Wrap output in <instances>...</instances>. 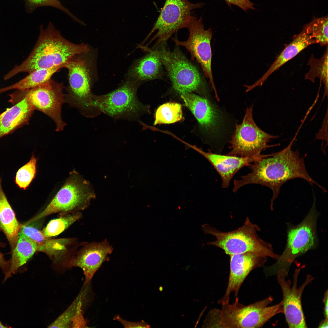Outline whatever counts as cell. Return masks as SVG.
I'll return each mask as SVG.
<instances>
[{"mask_svg":"<svg viewBox=\"0 0 328 328\" xmlns=\"http://www.w3.org/2000/svg\"><path fill=\"white\" fill-rule=\"evenodd\" d=\"M81 300L82 294H80L68 308L48 327L61 328L72 327V322L79 303Z\"/></svg>","mask_w":328,"mask_h":328,"instance_id":"cell-32","label":"cell"},{"mask_svg":"<svg viewBox=\"0 0 328 328\" xmlns=\"http://www.w3.org/2000/svg\"><path fill=\"white\" fill-rule=\"evenodd\" d=\"M64 215L50 221L41 231L43 235L49 237L58 235L80 218L82 214L78 211Z\"/></svg>","mask_w":328,"mask_h":328,"instance_id":"cell-29","label":"cell"},{"mask_svg":"<svg viewBox=\"0 0 328 328\" xmlns=\"http://www.w3.org/2000/svg\"><path fill=\"white\" fill-rule=\"evenodd\" d=\"M319 328H327L328 327V318H325L319 324Z\"/></svg>","mask_w":328,"mask_h":328,"instance_id":"cell-38","label":"cell"},{"mask_svg":"<svg viewBox=\"0 0 328 328\" xmlns=\"http://www.w3.org/2000/svg\"><path fill=\"white\" fill-rule=\"evenodd\" d=\"M180 94L185 105L193 114L201 128L215 142L220 137L224 125L221 111L205 98L192 92Z\"/></svg>","mask_w":328,"mask_h":328,"instance_id":"cell-15","label":"cell"},{"mask_svg":"<svg viewBox=\"0 0 328 328\" xmlns=\"http://www.w3.org/2000/svg\"><path fill=\"white\" fill-rule=\"evenodd\" d=\"M96 197L90 182L74 170L45 209L26 223V224L56 213L62 215L83 210Z\"/></svg>","mask_w":328,"mask_h":328,"instance_id":"cell-6","label":"cell"},{"mask_svg":"<svg viewBox=\"0 0 328 328\" xmlns=\"http://www.w3.org/2000/svg\"><path fill=\"white\" fill-rule=\"evenodd\" d=\"M139 83L130 79L106 94H94V104L101 113L114 119L138 120L147 110V107L139 101L137 96Z\"/></svg>","mask_w":328,"mask_h":328,"instance_id":"cell-8","label":"cell"},{"mask_svg":"<svg viewBox=\"0 0 328 328\" xmlns=\"http://www.w3.org/2000/svg\"><path fill=\"white\" fill-rule=\"evenodd\" d=\"M269 296L248 305L239 302L221 304L220 309H213L209 312L204 322L205 327L260 328L276 314L283 313L282 301L275 305L268 306L273 300Z\"/></svg>","mask_w":328,"mask_h":328,"instance_id":"cell-3","label":"cell"},{"mask_svg":"<svg viewBox=\"0 0 328 328\" xmlns=\"http://www.w3.org/2000/svg\"><path fill=\"white\" fill-rule=\"evenodd\" d=\"M113 251L112 246L106 239L101 242L87 243L62 265L67 268H80L84 276L85 286L91 280L103 263L109 260L108 255Z\"/></svg>","mask_w":328,"mask_h":328,"instance_id":"cell-16","label":"cell"},{"mask_svg":"<svg viewBox=\"0 0 328 328\" xmlns=\"http://www.w3.org/2000/svg\"><path fill=\"white\" fill-rule=\"evenodd\" d=\"M190 146L203 156L213 166L221 177L223 188L229 186L232 179L241 168L244 166H249L251 163L263 158L222 155L210 151L205 152L195 146Z\"/></svg>","mask_w":328,"mask_h":328,"instance_id":"cell-18","label":"cell"},{"mask_svg":"<svg viewBox=\"0 0 328 328\" xmlns=\"http://www.w3.org/2000/svg\"><path fill=\"white\" fill-rule=\"evenodd\" d=\"M145 49L159 59L177 92H192L204 87V83L198 70L178 48L173 51L167 50L165 46Z\"/></svg>","mask_w":328,"mask_h":328,"instance_id":"cell-9","label":"cell"},{"mask_svg":"<svg viewBox=\"0 0 328 328\" xmlns=\"http://www.w3.org/2000/svg\"><path fill=\"white\" fill-rule=\"evenodd\" d=\"M205 233L211 234L215 240L207 242L222 249L229 256L247 252H253L276 259L279 255L275 254L272 246L259 237V227L252 223L247 217L243 224L238 229L228 232H222L209 224L202 226Z\"/></svg>","mask_w":328,"mask_h":328,"instance_id":"cell-5","label":"cell"},{"mask_svg":"<svg viewBox=\"0 0 328 328\" xmlns=\"http://www.w3.org/2000/svg\"><path fill=\"white\" fill-rule=\"evenodd\" d=\"M36 251V244L29 237L19 232L16 244L12 251L10 262L12 274L16 273L19 268L26 264Z\"/></svg>","mask_w":328,"mask_h":328,"instance_id":"cell-24","label":"cell"},{"mask_svg":"<svg viewBox=\"0 0 328 328\" xmlns=\"http://www.w3.org/2000/svg\"><path fill=\"white\" fill-rule=\"evenodd\" d=\"M37 161V159L32 155L29 162L17 171L15 182L20 188L26 189L34 178L36 172Z\"/></svg>","mask_w":328,"mask_h":328,"instance_id":"cell-31","label":"cell"},{"mask_svg":"<svg viewBox=\"0 0 328 328\" xmlns=\"http://www.w3.org/2000/svg\"><path fill=\"white\" fill-rule=\"evenodd\" d=\"M63 83L51 79L34 88L22 91L36 109L46 115L54 122L55 131L63 130L66 124L63 120L61 108L66 103Z\"/></svg>","mask_w":328,"mask_h":328,"instance_id":"cell-13","label":"cell"},{"mask_svg":"<svg viewBox=\"0 0 328 328\" xmlns=\"http://www.w3.org/2000/svg\"><path fill=\"white\" fill-rule=\"evenodd\" d=\"M8 326H7L6 325H4V324H3L0 321V328H8Z\"/></svg>","mask_w":328,"mask_h":328,"instance_id":"cell-39","label":"cell"},{"mask_svg":"<svg viewBox=\"0 0 328 328\" xmlns=\"http://www.w3.org/2000/svg\"><path fill=\"white\" fill-rule=\"evenodd\" d=\"M21 224L3 191L0 180V230L6 236L12 251L17 242Z\"/></svg>","mask_w":328,"mask_h":328,"instance_id":"cell-22","label":"cell"},{"mask_svg":"<svg viewBox=\"0 0 328 328\" xmlns=\"http://www.w3.org/2000/svg\"><path fill=\"white\" fill-rule=\"evenodd\" d=\"M318 214L314 199L310 210L303 220L288 229L285 248L276 261L266 268L268 275H276L278 272L282 269L289 272L291 265L296 258L316 247V222Z\"/></svg>","mask_w":328,"mask_h":328,"instance_id":"cell-7","label":"cell"},{"mask_svg":"<svg viewBox=\"0 0 328 328\" xmlns=\"http://www.w3.org/2000/svg\"><path fill=\"white\" fill-rule=\"evenodd\" d=\"M24 95L19 102L0 114V136L27 122L35 109Z\"/></svg>","mask_w":328,"mask_h":328,"instance_id":"cell-21","label":"cell"},{"mask_svg":"<svg viewBox=\"0 0 328 328\" xmlns=\"http://www.w3.org/2000/svg\"><path fill=\"white\" fill-rule=\"evenodd\" d=\"M82 300L80 302L77 311L74 318L72 328L88 327L87 321L84 318L82 310Z\"/></svg>","mask_w":328,"mask_h":328,"instance_id":"cell-33","label":"cell"},{"mask_svg":"<svg viewBox=\"0 0 328 328\" xmlns=\"http://www.w3.org/2000/svg\"><path fill=\"white\" fill-rule=\"evenodd\" d=\"M315 40L304 29L296 35L292 41L283 50L267 71L258 80L251 85H245L248 92L261 86L274 72L296 56L309 46L316 44Z\"/></svg>","mask_w":328,"mask_h":328,"instance_id":"cell-19","label":"cell"},{"mask_svg":"<svg viewBox=\"0 0 328 328\" xmlns=\"http://www.w3.org/2000/svg\"><path fill=\"white\" fill-rule=\"evenodd\" d=\"M230 256V271L226 292L218 301L219 304L229 302L231 294L237 297L244 280L253 270L263 265L267 257L253 252L232 255Z\"/></svg>","mask_w":328,"mask_h":328,"instance_id":"cell-17","label":"cell"},{"mask_svg":"<svg viewBox=\"0 0 328 328\" xmlns=\"http://www.w3.org/2000/svg\"><path fill=\"white\" fill-rule=\"evenodd\" d=\"M328 290L326 291L323 298V302L324 303V315L325 318H328Z\"/></svg>","mask_w":328,"mask_h":328,"instance_id":"cell-37","label":"cell"},{"mask_svg":"<svg viewBox=\"0 0 328 328\" xmlns=\"http://www.w3.org/2000/svg\"><path fill=\"white\" fill-rule=\"evenodd\" d=\"M253 105L247 108L242 123L236 124L235 132L229 141L231 150L226 155L264 158L269 154H261L262 151L279 145L268 144L272 139L279 136L267 133L257 125L253 118Z\"/></svg>","mask_w":328,"mask_h":328,"instance_id":"cell-10","label":"cell"},{"mask_svg":"<svg viewBox=\"0 0 328 328\" xmlns=\"http://www.w3.org/2000/svg\"><path fill=\"white\" fill-rule=\"evenodd\" d=\"M182 118L181 105L177 103H167L160 105L156 110L154 125L173 123Z\"/></svg>","mask_w":328,"mask_h":328,"instance_id":"cell-27","label":"cell"},{"mask_svg":"<svg viewBox=\"0 0 328 328\" xmlns=\"http://www.w3.org/2000/svg\"><path fill=\"white\" fill-rule=\"evenodd\" d=\"M65 63L51 68H41L29 73L26 77L14 84L0 89V94L13 89L24 91L43 84L51 80L53 75L64 68Z\"/></svg>","mask_w":328,"mask_h":328,"instance_id":"cell-25","label":"cell"},{"mask_svg":"<svg viewBox=\"0 0 328 328\" xmlns=\"http://www.w3.org/2000/svg\"><path fill=\"white\" fill-rule=\"evenodd\" d=\"M24 1L25 9L28 13H32L36 9L40 7H51L63 12L75 22L81 25H85V24L64 6L59 0H24Z\"/></svg>","mask_w":328,"mask_h":328,"instance_id":"cell-30","label":"cell"},{"mask_svg":"<svg viewBox=\"0 0 328 328\" xmlns=\"http://www.w3.org/2000/svg\"><path fill=\"white\" fill-rule=\"evenodd\" d=\"M322 56L319 58L314 57L312 54L309 58L308 65L310 67L308 72L305 75V79L313 82L315 79L319 78L324 85V96L328 94V45Z\"/></svg>","mask_w":328,"mask_h":328,"instance_id":"cell-26","label":"cell"},{"mask_svg":"<svg viewBox=\"0 0 328 328\" xmlns=\"http://www.w3.org/2000/svg\"><path fill=\"white\" fill-rule=\"evenodd\" d=\"M113 319L120 322L125 328H149L151 327L143 320L138 322L129 321L123 319L118 315L115 316Z\"/></svg>","mask_w":328,"mask_h":328,"instance_id":"cell-34","label":"cell"},{"mask_svg":"<svg viewBox=\"0 0 328 328\" xmlns=\"http://www.w3.org/2000/svg\"><path fill=\"white\" fill-rule=\"evenodd\" d=\"M227 5L231 7L232 5L237 6L244 11L249 9L255 10L254 4L249 0H224Z\"/></svg>","mask_w":328,"mask_h":328,"instance_id":"cell-35","label":"cell"},{"mask_svg":"<svg viewBox=\"0 0 328 328\" xmlns=\"http://www.w3.org/2000/svg\"><path fill=\"white\" fill-rule=\"evenodd\" d=\"M0 268L4 275L3 281L12 276L10 270V263L6 261L3 254L0 251Z\"/></svg>","mask_w":328,"mask_h":328,"instance_id":"cell-36","label":"cell"},{"mask_svg":"<svg viewBox=\"0 0 328 328\" xmlns=\"http://www.w3.org/2000/svg\"><path fill=\"white\" fill-rule=\"evenodd\" d=\"M185 28L188 29L189 36L184 41L171 38L175 44L185 47L191 55V59H195L200 64L206 77L209 80L217 99H219L213 76L211 63L212 53L211 40L212 32L211 29H205L203 18H199L192 15Z\"/></svg>","mask_w":328,"mask_h":328,"instance_id":"cell-12","label":"cell"},{"mask_svg":"<svg viewBox=\"0 0 328 328\" xmlns=\"http://www.w3.org/2000/svg\"><path fill=\"white\" fill-rule=\"evenodd\" d=\"M162 64L159 59L149 52L138 61L130 70L128 75L130 79L142 81L162 78Z\"/></svg>","mask_w":328,"mask_h":328,"instance_id":"cell-23","label":"cell"},{"mask_svg":"<svg viewBox=\"0 0 328 328\" xmlns=\"http://www.w3.org/2000/svg\"><path fill=\"white\" fill-rule=\"evenodd\" d=\"M19 232L29 237L36 244L37 251L45 253L54 262L60 260L73 241V239L70 238H49L29 224H21Z\"/></svg>","mask_w":328,"mask_h":328,"instance_id":"cell-20","label":"cell"},{"mask_svg":"<svg viewBox=\"0 0 328 328\" xmlns=\"http://www.w3.org/2000/svg\"><path fill=\"white\" fill-rule=\"evenodd\" d=\"M327 15L319 18L314 17L303 28L321 46L328 45V21Z\"/></svg>","mask_w":328,"mask_h":328,"instance_id":"cell-28","label":"cell"},{"mask_svg":"<svg viewBox=\"0 0 328 328\" xmlns=\"http://www.w3.org/2000/svg\"><path fill=\"white\" fill-rule=\"evenodd\" d=\"M204 3H193L188 0H166L148 39L157 32L150 43L155 40L152 49L165 46L168 40L179 29L185 28L193 15L192 11L202 8Z\"/></svg>","mask_w":328,"mask_h":328,"instance_id":"cell-11","label":"cell"},{"mask_svg":"<svg viewBox=\"0 0 328 328\" xmlns=\"http://www.w3.org/2000/svg\"><path fill=\"white\" fill-rule=\"evenodd\" d=\"M39 29L38 40L31 52L21 64L4 75L5 80L21 72L29 73L64 64L74 56L90 50L85 43L75 44L65 38L51 22L46 28L41 25Z\"/></svg>","mask_w":328,"mask_h":328,"instance_id":"cell-2","label":"cell"},{"mask_svg":"<svg viewBox=\"0 0 328 328\" xmlns=\"http://www.w3.org/2000/svg\"><path fill=\"white\" fill-rule=\"evenodd\" d=\"M300 269H296L293 276V282L286 280L288 272L285 270H279L276 274L277 280L281 288L283 296L282 300L283 313L288 326L291 328L307 327L302 305V296L306 287L313 280L310 275L306 276L304 282L297 287Z\"/></svg>","mask_w":328,"mask_h":328,"instance_id":"cell-14","label":"cell"},{"mask_svg":"<svg viewBox=\"0 0 328 328\" xmlns=\"http://www.w3.org/2000/svg\"><path fill=\"white\" fill-rule=\"evenodd\" d=\"M293 139L282 150L270 154L251 164V173L235 180L233 192L236 193L245 185L252 184L261 185L269 188L273 195L270 207L273 208L274 202L278 197L281 186L289 180L300 178L311 185L315 184L324 192L326 190L309 176L306 169L304 159L298 151L292 149Z\"/></svg>","mask_w":328,"mask_h":328,"instance_id":"cell-1","label":"cell"},{"mask_svg":"<svg viewBox=\"0 0 328 328\" xmlns=\"http://www.w3.org/2000/svg\"><path fill=\"white\" fill-rule=\"evenodd\" d=\"M89 51L74 56L65 63L64 68L68 71V85L65 87L67 93L65 98L66 103L77 109L83 115L93 118L101 113L93 101Z\"/></svg>","mask_w":328,"mask_h":328,"instance_id":"cell-4","label":"cell"}]
</instances>
